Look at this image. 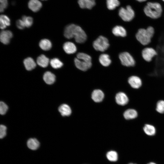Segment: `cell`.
Returning <instances> with one entry per match:
<instances>
[{"label":"cell","instance_id":"cell-16","mask_svg":"<svg viewBox=\"0 0 164 164\" xmlns=\"http://www.w3.org/2000/svg\"><path fill=\"white\" fill-rule=\"evenodd\" d=\"M104 97L103 92L100 90H95L93 91L91 95L92 100L96 102L101 101Z\"/></svg>","mask_w":164,"mask_h":164},{"label":"cell","instance_id":"cell-1","mask_svg":"<svg viewBox=\"0 0 164 164\" xmlns=\"http://www.w3.org/2000/svg\"><path fill=\"white\" fill-rule=\"evenodd\" d=\"M64 35L68 39L74 38L77 43H82L86 40L87 36L84 30L80 26L74 24L67 26L65 29Z\"/></svg>","mask_w":164,"mask_h":164},{"label":"cell","instance_id":"cell-10","mask_svg":"<svg viewBox=\"0 0 164 164\" xmlns=\"http://www.w3.org/2000/svg\"><path fill=\"white\" fill-rule=\"evenodd\" d=\"M128 82L131 86L135 89L139 88L142 85L141 79L136 76H132L130 77L128 79Z\"/></svg>","mask_w":164,"mask_h":164},{"label":"cell","instance_id":"cell-12","mask_svg":"<svg viewBox=\"0 0 164 164\" xmlns=\"http://www.w3.org/2000/svg\"><path fill=\"white\" fill-rule=\"evenodd\" d=\"M29 8L34 12L39 11L42 6V4L39 0H30L28 3Z\"/></svg>","mask_w":164,"mask_h":164},{"label":"cell","instance_id":"cell-6","mask_svg":"<svg viewBox=\"0 0 164 164\" xmlns=\"http://www.w3.org/2000/svg\"><path fill=\"white\" fill-rule=\"evenodd\" d=\"M119 15L124 21L129 22L133 19L135 16V12L131 7L128 5L125 8H121L119 11Z\"/></svg>","mask_w":164,"mask_h":164},{"label":"cell","instance_id":"cell-39","mask_svg":"<svg viewBox=\"0 0 164 164\" xmlns=\"http://www.w3.org/2000/svg\"><path fill=\"white\" fill-rule=\"evenodd\" d=\"M164 2V0H162Z\"/></svg>","mask_w":164,"mask_h":164},{"label":"cell","instance_id":"cell-3","mask_svg":"<svg viewBox=\"0 0 164 164\" xmlns=\"http://www.w3.org/2000/svg\"><path fill=\"white\" fill-rule=\"evenodd\" d=\"M154 33V29L151 26L146 29L141 28L138 30L135 36L137 39L142 44L146 45L150 43Z\"/></svg>","mask_w":164,"mask_h":164},{"label":"cell","instance_id":"cell-32","mask_svg":"<svg viewBox=\"0 0 164 164\" xmlns=\"http://www.w3.org/2000/svg\"><path fill=\"white\" fill-rule=\"evenodd\" d=\"M8 109L7 105L3 102L0 103V113L2 115H4Z\"/></svg>","mask_w":164,"mask_h":164},{"label":"cell","instance_id":"cell-27","mask_svg":"<svg viewBox=\"0 0 164 164\" xmlns=\"http://www.w3.org/2000/svg\"><path fill=\"white\" fill-rule=\"evenodd\" d=\"M50 63L51 67L54 69L61 68L63 65L62 62L58 59L54 58L51 60Z\"/></svg>","mask_w":164,"mask_h":164},{"label":"cell","instance_id":"cell-4","mask_svg":"<svg viewBox=\"0 0 164 164\" xmlns=\"http://www.w3.org/2000/svg\"><path fill=\"white\" fill-rule=\"evenodd\" d=\"M145 14L153 19L160 17L162 14V9L161 5L157 2H148L144 9Z\"/></svg>","mask_w":164,"mask_h":164},{"label":"cell","instance_id":"cell-14","mask_svg":"<svg viewBox=\"0 0 164 164\" xmlns=\"http://www.w3.org/2000/svg\"><path fill=\"white\" fill-rule=\"evenodd\" d=\"M112 32L114 35L117 36L124 37L127 35L126 29L123 27L120 26H117L113 28Z\"/></svg>","mask_w":164,"mask_h":164},{"label":"cell","instance_id":"cell-17","mask_svg":"<svg viewBox=\"0 0 164 164\" xmlns=\"http://www.w3.org/2000/svg\"><path fill=\"white\" fill-rule=\"evenodd\" d=\"M55 75L50 71L46 72L43 76V79L46 83L48 84H53L55 81Z\"/></svg>","mask_w":164,"mask_h":164},{"label":"cell","instance_id":"cell-19","mask_svg":"<svg viewBox=\"0 0 164 164\" xmlns=\"http://www.w3.org/2000/svg\"><path fill=\"white\" fill-rule=\"evenodd\" d=\"M123 116L126 119H132L137 117L138 113L134 109H129L124 112Z\"/></svg>","mask_w":164,"mask_h":164},{"label":"cell","instance_id":"cell-38","mask_svg":"<svg viewBox=\"0 0 164 164\" xmlns=\"http://www.w3.org/2000/svg\"><path fill=\"white\" fill-rule=\"evenodd\" d=\"M128 164H136L133 163H129Z\"/></svg>","mask_w":164,"mask_h":164},{"label":"cell","instance_id":"cell-22","mask_svg":"<svg viewBox=\"0 0 164 164\" xmlns=\"http://www.w3.org/2000/svg\"><path fill=\"white\" fill-rule=\"evenodd\" d=\"M49 62V60L44 55H41L38 57L37 63L40 66L43 67H46Z\"/></svg>","mask_w":164,"mask_h":164},{"label":"cell","instance_id":"cell-8","mask_svg":"<svg viewBox=\"0 0 164 164\" xmlns=\"http://www.w3.org/2000/svg\"><path fill=\"white\" fill-rule=\"evenodd\" d=\"M142 54L143 59L145 61L149 62L155 56L157 55V53L153 48L147 47L143 50Z\"/></svg>","mask_w":164,"mask_h":164},{"label":"cell","instance_id":"cell-25","mask_svg":"<svg viewBox=\"0 0 164 164\" xmlns=\"http://www.w3.org/2000/svg\"><path fill=\"white\" fill-rule=\"evenodd\" d=\"M143 129L145 133L149 136H153L156 133L155 128L151 125H145L143 127Z\"/></svg>","mask_w":164,"mask_h":164},{"label":"cell","instance_id":"cell-24","mask_svg":"<svg viewBox=\"0 0 164 164\" xmlns=\"http://www.w3.org/2000/svg\"><path fill=\"white\" fill-rule=\"evenodd\" d=\"M0 28L2 29L5 28L7 26L10 24V21L9 18L6 15H2L0 16Z\"/></svg>","mask_w":164,"mask_h":164},{"label":"cell","instance_id":"cell-23","mask_svg":"<svg viewBox=\"0 0 164 164\" xmlns=\"http://www.w3.org/2000/svg\"><path fill=\"white\" fill-rule=\"evenodd\" d=\"M28 147L32 150L37 149L40 145L39 142L35 138H29L27 143Z\"/></svg>","mask_w":164,"mask_h":164},{"label":"cell","instance_id":"cell-33","mask_svg":"<svg viewBox=\"0 0 164 164\" xmlns=\"http://www.w3.org/2000/svg\"><path fill=\"white\" fill-rule=\"evenodd\" d=\"M6 127L3 125H1L0 127V138L1 139L4 138L6 134Z\"/></svg>","mask_w":164,"mask_h":164},{"label":"cell","instance_id":"cell-28","mask_svg":"<svg viewBox=\"0 0 164 164\" xmlns=\"http://www.w3.org/2000/svg\"><path fill=\"white\" fill-rule=\"evenodd\" d=\"M108 159L111 162L116 161L118 159V155L117 152L114 151L108 152L106 154Z\"/></svg>","mask_w":164,"mask_h":164},{"label":"cell","instance_id":"cell-34","mask_svg":"<svg viewBox=\"0 0 164 164\" xmlns=\"http://www.w3.org/2000/svg\"><path fill=\"white\" fill-rule=\"evenodd\" d=\"M0 12H3L8 5L7 0H0Z\"/></svg>","mask_w":164,"mask_h":164},{"label":"cell","instance_id":"cell-2","mask_svg":"<svg viewBox=\"0 0 164 164\" xmlns=\"http://www.w3.org/2000/svg\"><path fill=\"white\" fill-rule=\"evenodd\" d=\"M76 67L79 69L85 71L92 66L91 58L89 55L83 53H78L74 59Z\"/></svg>","mask_w":164,"mask_h":164},{"label":"cell","instance_id":"cell-35","mask_svg":"<svg viewBox=\"0 0 164 164\" xmlns=\"http://www.w3.org/2000/svg\"><path fill=\"white\" fill-rule=\"evenodd\" d=\"M16 25L19 29H22L26 27L25 24L22 19H19L16 21Z\"/></svg>","mask_w":164,"mask_h":164},{"label":"cell","instance_id":"cell-31","mask_svg":"<svg viewBox=\"0 0 164 164\" xmlns=\"http://www.w3.org/2000/svg\"><path fill=\"white\" fill-rule=\"evenodd\" d=\"M156 110L159 113H164V101L160 100L157 102Z\"/></svg>","mask_w":164,"mask_h":164},{"label":"cell","instance_id":"cell-36","mask_svg":"<svg viewBox=\"0 0 164 164\" xmlns=\"http://www.w3.org/2000/svg\"><path fill=\"white\" fill-rule=\"evenodd\" d=\"M136 0L138 2H141L145 1L146 0Z\"/></svg>","mask_w":164,"mask_h":164},{"label":"cell","instance_id":"cell-5","mask_svg":"<svg viewBox=\"0 0 164 164\" xmlns=\"http://www.w3.org/2000/svg\"><path fill=\"white\" fill-rule=\"evenodd\" d=\"M93 46L96 50L104 52L108 49L109 44L106 38L101 36L93 42Z\"/></svg>","mask_w":164,"mask_h":164},{"label":"cell","instance_id":"cell-26","mask_svg":"<svg viewBox=\"0 0 164 164\" xmlns=\"http://www.w3.org/2000/svg\"><path fill=\"white\" fill-rule=\"evenodd\" d=\"M40 48L44 50H48L52 47V43L49 40L43 39L41 40L39 43Z\"/></svg>","mask_w":164,"mask_h":164},{"label":"cell","instance_id":"cell-21","mask_svg":"<svg viewBox=\"0 0 164 164\" xmlns=\"http://www.w3.org/2000/svg\"><path fill=\"white\" fill-rule=\"evenodd\" d=\"M99 60L101 64L104 67L109 66L111 63L109 56L106 54H101L99 56Z\"/></svg>","mask_w":164,"mask_h":164},{"label":"cell","instance_id":"cell-7","mask_svg":"<svg viewBox=\"0 0 164 164\" xmlns=\"http://www.w3.org/2000/svg\"><path fill=\"white\" fill-rule=\"evenodd\" d=\"M119 57L121 63L123 66L131 67H133L135 64V61L134 58L128 52H123L120 53Z\"/></svg>","mask_w":164,"mask_h":164},{"label":"cell","instance_id":"cell-40","mask_svg":"<svg viewBox=\"0 0 164 164\" xmlns=\"http://www.w3.org/2000/svg\"></svg>","mask_w":164,"mask_h":164},{"label":"cell","instance_id":"cell-20","mask_svg":"<svg viewBox=\"0 0 164 164\" xmlns=\"http://www.w3.org/2000/svg\"><path fill=\"white\" fill-rule=\"evenodd\" d=\"M58 110L62 116H69L71 113V110L70 106L66 104L61 105Z\"/></svg>","mask_w":164,"mask_h":164},{"label":"cell","instance_id":"cell-18","mask_svg":"<svg viewBox=\"0 0 164 164\" xmlns=\"http://www.w3.org/2000/svg\"><path fill=\"white\" fill-rule=\"evenodd\" d=\"M23 63L26 69L29 71L34 69L36 66V63L34 60L30 57L24 59Z\"/></svg>","mask_w":164,"mask_h":164},{"label":"cell","instance_id":"cell-37","mask_svg":"<svg viewBox=\"0 0 164 164\" xmlns=\"http://www.w3.org/2000/svg\"><path fill=\"white\" fill-rule=\"evenodd\" d=\"M147 164H156L153 162H150Z\"/></svg>","mask_w":164,"mask_h":164},{"label":"cell","instance_id":"cell-9","mask_svg":"<svg viewBox=\"0 0 164 164\" xmlns=\"http://www.w3.org/2000/svg\"><path fill=\"white\" fill-rule=\"evenodd\" d=\"M12 32L9 30H2L0 33V40L4 44L9 43L12 37Z\"/></svg>","mask_w":164,"mask_h":164},{"label":"cell","instance_id":"cell-13","mask_svg":"<svg viewBox=\"0 0 164 164\" xmlns=\"http://www.w3.org/2000/svg\"><path fill=\"white\" fill-rule=\"evenodd\" d=\"M63 48L65 52L68 54L74 53L77 50L75 45L70 42H65L63 45Z\"/></svg>","mask_w":164,"mask_h":164},{"label":"cell","instance_id":"cell-29","mask_svg":"<svg viewBox=\"0 0 164 164\" xmlns=\"http://www.w3.org/2000/svg\"><path fill=\"white\" fill-rule=\"evenodd\" d=\"M120 5L118 0H107V5L108 9L111 10L114 9Z\"/></svg>","mask_w":164,"mask_h":164},{"label":"cell","instance_id":"cell-15","mask_svg":"<svg viewBox=\"0 0 164 164\" xmlns=\"http://www.w3.org/2000/svg\"><path fill=\"white\" fill-rule=\"evenodd\" d=\"M78 3L81 8L91 9L95 5V0H78Z\"/></svg>","mask_w":164,"mask_h":164},{"label":"cell","instance_id":"cell-11","mask_svg":"<svg viewBox=\"0 0 164 164\" xmlns=\"http://www.w3.org/2000/svg\"><path fill=\"white\" fill-rule=\"evenodd\" d=\"M115 100L118 104L124 106L128 102V98L126 94L122 92H120L117 93L115 96Z\"/></svg>","mask_w":164,"mask_h":164},{"label":"cell","instance_id":"cell-30","mask_svg":"<svg viewBox=\"0 0 164 164\" xmlns=\"http://www.w3.org/2000/svg\"><path fill=\"white\" fill-rule=\"evenodd\" d=\"M22 20L24 22L25 26L27 27H29L33 23V19L30 16L23 15L22 17Z\"/></svg>","mask_w":164,"mask_h":164}]
</instances>
